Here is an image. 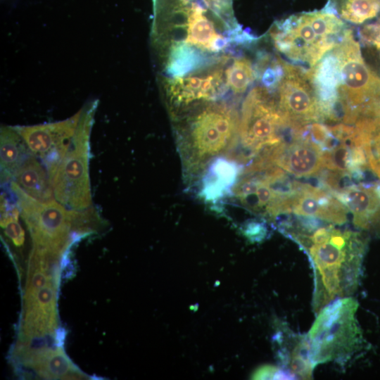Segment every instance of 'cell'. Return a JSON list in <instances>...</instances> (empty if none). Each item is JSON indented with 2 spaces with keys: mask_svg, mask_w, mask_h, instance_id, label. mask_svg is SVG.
<instances>
[{
  "mask_svg": "<svg viewBox=\"0 0 380 380\" xmlns=\"http://www.w3.org/2000/svg\"><path fill=\"white\" fill-rule=\"evenodd\" d=\"M312 232L291 229L285 234L305 250L312 263V306L317 314L334 300L350 296L357 289L367 239L360 232L332 226L317 227Z\"/></svg>",
  "mask_w": 380,
  "mask_h": 380,
  "instance_id": "obj_1",
  "label": "cell"
},
{
  "mask_svg": "<svg viewBox=\"0 0 380 380\" xmlns=\"http://www.w3.org/2000/svg\"><path fill=\"white\" fill-rule=\"evenodd\" d=\"M186 115L177 126L178 148L184 170L196 175L235 146L239 117L229 104L210 101L188 109Z\"/></svg>",
  "mask_w": 380,
  "mask_h": 380,
  "instance_id": "obj_2",
  "label": "cell"
},
{
  "mask_svg": "<svg viewBox=\"0 0 380 380\" xmlns=\"http://www.w3.org/2000/svg\"><path fill=\"white\" fill-rule=\"evenodd\" d=\"M341 123L380 118V77L365 63L351 31L330 51Z\"/></svg>",
  "mask_w": 380,
  "mask_h": 380,
  "instance_id": "obj_3",
  "label": "cell"
},
{
  "mask_svg": "<svg viewBox=\"0 0 380 380\" xmlns=\"http://www.w3.org/2000/svg\"><path fill=\"white\" fill-rule=\"evenodd\" d=\"M348 30L334 13L322 10L289 16L273 27L271 36L281 53L312 68L340 44Z\"/></svg>",
  "mask_w": 380,
  "mask_h": 380,
  "instance_id": "obj_4",
  "label": "cell"
},
{
  "mask_svg": "<svg viewBox=\"0 0 380 380\" xmlns=\"http://www.w3.org/2000/svg\"><path fill=\"white\" fill-rule=\"evenodd\" d=\"M357 301L350 296L334 300L317 314L307 336L315 367L341 360L357 352L363 342L357 321Z\"/></svg>",
  "mask_w": 380,
  "mask_h": 380,
  "instance_id": "obj_5",
  "label": "cell"
},
{
  "mask_svg": "<svg viewBox=\"0 0 380 380\" xmlns=\"http://www.w3.org/2000/svg\"><path fill=\"white\" fill-rule=\"evenodd\" d=\"M10 191L30 232L32 251L61 258L74 241L72 232L82 236L76 227L79 210L69 209L56 199L37 200L13 180L10 183Z\"/></svg>",
  "mask_w": 380,
  "mask_h": 380,
  "instance_id": "obj_6",
  "label": "cell"
},
{
  "mask_svg": "<svg viewBox=\"0 0 380 380\" xmlns=\"http://www.w3.org/2000/svg\"><path fill=\"white\" fill-rule=\"evenodd\" d=\"M96 107L94 101L82 108L75 133L51 181L54 198L71 210H84L92 204L89 138Z\"/></svg>",
  "mask_w": 380,
  "mask_h": 380,
  "instance_id": "obj_7",
  "label": "cell"
},
{
  "mask_svg": "<svg viewBox=\"0 0 380 380\" xmlns=\"http://www.w3.org/2000/svg\"><path fill=\"white\" fill-rule=\"evenodd\" d=\"M296 130L267 88L258 86L249 91L241 106L239 125V138L246 150L244 161L289 141L285 137L290 135L286 132L293 134Z\"/></svg>",
  "mask_w": 380,
  "mask_h": 380,
  "instance_id": "obj_8",
  "label": "cell"
},
{
  "mask_svg": "<svg viewBox=\"0 0 380 380\" xmlns=\"http://www.w3.org/2000/svg\"><path fill=\"white\" fill-rule=\"evenodd\" d=\"M279 76L274 94L278 106L295 129L322 121L318 100L308 70L278 62Z\"/></svg>",
  "mask_w": 380,
  "mask_h": 380,
  "instance_id": "obj_9",
  "label": "cell"
},
{
  "mask_svg": "<svg viewBox=\"0 0 380 380\" xmlns=\"http://www.w3.org/2000/svg\"><path fill=\"white\" fill-rule=\"evenodd\" d=\"M82 111V109L63 121L14 127L30 152L44 161L51 183L60 162L69 148Z\"/></svg>",
  "mask_w": 380,
  "mask_h": 380,
  "instance_id": "obj_10",
  "label": "cell"
},
{
  "mask_svg": "<svg viewBox=\"0 0 380 380\" xmlns=\"http://www.w3.org/2000/svg\"><path fill=\"white\" fill-rule=\"evenodd\" d=\"M224 64L165 79L163 85L172 115L209 102L221 94L222 87L227 86Z\"/></svg>",
  "mask_w": 380,
  "mask_h": 380,
  "instance_id": "obj_11",
  "label": "cell"
},
{
  "mask_svg": "<svg viewBox=\"0 0 380 380\" xmlns=\"http://www.w3.org/2000/svg\"><path fill=\"white\" fill-rule=\"evenodd\" d=\"M323 153L315 144L293 137L256 156L296 177H308L319 175L324 169Z\"/></svg>",
  "mask_w": 380,
  "mask_h": 380,
  "instance_id": "obj_12",
  "label": "cell"
},
{
  "mask_svg": "<svg viewBox=\"0 0 380 380\" xmlns=\"http://www.w3.org/2000/svg\"><path fill=\"white\" fill-rule=\"evenodd\" d=\"M347 208L332 194L320 187L296 182L291 197V212L335 224L347 222Z\"/></svg>",
  "mask_w": 380,
  "mask_h": 380,
  "instance_id": "obj_13",
  "label": "cell"
},
{
  "mask_svg": "<svg viewBox=\"0 0 380 380\" xmlns=\"http://www.w3.org/2000/svg\"><path fill=\"white\" fill-rule=\"evenodd\" d=\"M331 194L352 213L357 227L380 235V183L353 184Z\"/></svg>",
  "mask_w": 380,
  "mask_h": 380,
  "instance_id": "obj_14",
  "label": "cell"
},
{
  "mask_svg": "<svg viewBox=\"0 0 380 380\" xmlns=\"http://www.w3.org/2000/svg\"><path fill=\"white\" fill-rule=\"evenodd\" d=\"M243 170L241 163L234 158L222 156L214 158L203 171L199 197L206 203L217 204L233 195Z\"/></svg>",
  "mask_w": 380,
  "mask_h": 380,
  "instance_id": "obj_15",
  "label": "cell"
},
{
  "mask_svg": "<svg viewBox=\"0 0 380 380\" xmlns=\"http://www.w3.org/2000/svg\"><path fill=\"white\" fill-rule=\"evenodd\" d=\"M13 181L29 196L41 201L54 199L53 191L46 168L32 153L13 175Z\"/></svg>",
  "mask_w": 380,
  "mask_h": 380,
  "instance_id": "obj_16",
  "label": "cell"
},
{
  "mask_svg": "<svg viewBox=\"0 0 380 380\" xmlns=\"http://www.w3.org/2000/svg\"><path fill=\"white\" fill-rule=\"evenodd\" d=\"M30 154L32 153L14 127L2 126L0 134L1 183L13 179Z\"/></svg>",
  "mask_w": 380,
  "mask_h": 380,
  "instance_id": "obj_17",
  "label": "cell"
},
{
  "mask_svg": "<svg viewBox=\"0 0 380 380\" xmlns=\"http://www.w3.org/2000/svg\"><path fill=\"white\" fill-rule=\"evenodd\" d=\"M286 346L282 350L281 357L286 365L285 369L296 379H312L315 366L310 353V344L307 335L291 333Z\"/></svg>",
  "mask_w": 380,
  "mask_h": 380,
  "instance_id": "obj_18",
  "label": "cell"
},
{
  "mask_svg": "<svg viewBox=\"0 0 380 380\" xmlns=\"http://www.w3.org/2000/svg\"><path fill=\"white\" fill-rule=\"evenodd\" d=\"M354 126L352 142L363 149L368 167L380 179V131L370 118L360 120Z\"/></svg>",
  "mask_w": 380,
  "mask_h": 380,
  "instance_id": "obj_19",
  "label": "cell"
},
{
  "mask_svg": "<svg viewBox=\"0 0 380 380\" xmlns=\"http://www.w3.org/2000/svg\"><path fill=\"white\" fill-rule=\"evenodd\" d=\"M329 4L341 19L353 24L374 18L380 11L379 0H330Z\"/></svg>",
  "mask_w": 380,
  "mask_h": 380,
  "instance_id": "obj_20",
  "label": "cell"
},
{
  "mask_svg": "<svg viewBox=\"0 0 380 380\" xmlns=\"http://www.w3.org/2000/svg\"><path fill=\"white\" fill-rule=\"evenodd\" d=\"M226 85L234 94L244 93L255 78L253 66L246 58H234L224 68Z\"/></svg>",
  "mask_w": 380,
  "mask_h": 380,
  "instance_id": "obj_21",
  "label": "cell"
},
{
  "mask_svg": "<svg viewBox=\"0 0 380 380\" xmlns=\"http://www.w3.org/2000/svg\"><path fill=\"white\" fill-rule=\"evenodd\" d=\"M4 229V233L14 245L17 247L21 246L25 241V232L18 223V218H11L4 224L1 225Z\"/></svg>",
  "mask_w": 380,
  "mask_h": 380,
  "instance_id": "obj_22",
  "label": "cell"
},
{
  "mask_svg": "<svg viewBox=\"0 0 380 380\" xmlns=\"http://www.w3.org/2000/svg\"><path fill=\"white\" fill-rule=\"evenodd\" d=\"M230 0H154V1L171 6L177 7H208L213 4L226 2Z\"/></svg>",
  "mask_w": 380,
  "mask_h": 380,
  "instance_id": "obj_23",
  "label": "cell"
},
{
  "mask_svg": "<svg viewBox=\"0 0 380 380\" xmlns=\"http://www.w3.org/2000/svg\"><path fill=\"white\" fill-rule=\"evenodd\" d=\"M243 234L251 241H262L267 234V229L262 222L250 221L243 228Z\"/></svg>",
  "mask_w": 380,
  "mask_h": 380,
  "instance_id": "obj_24",
  "label": "cell"
},
{
  "mask_svg": "<svg viewBox=\"0 0 380 380\" xmlns=\"http://www.w3.org/2000/svg\"><path fill=\"white\" fill-rule=\"evenodd\" d=\"M364 32V37L370 41L376 49L380 51V22L367 27Z\"/></svg>",
  "mask_w": 380,
  "mask_h": 380,
  "instance_id": "obj_25",
  "label": "cell"
}]
</instances>
